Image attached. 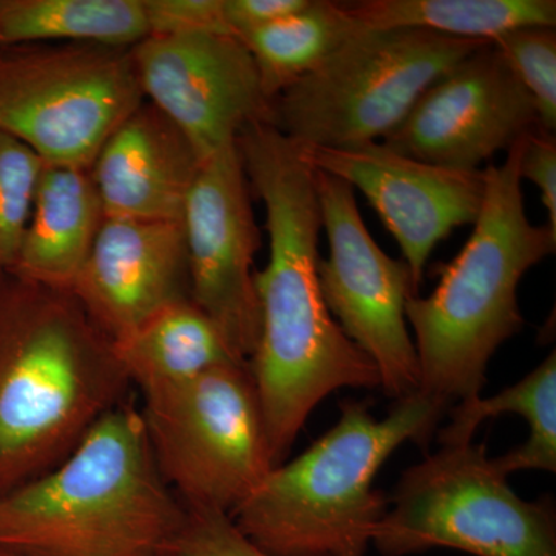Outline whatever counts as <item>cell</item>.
<instances>
[{
	"instance_id": "17",
	"label": "cell",
	"mask_w": 556,
	"mask_h": 556,
	"mask_svg": "<svg viewBox=\"0 0 556 556\" xmlns=\"http://www.w3.org/2000/svg\"><path fill=\"white\" fill-rule=\"evenodd\" d=\"M104 219L90 169L43 164L16 262L7 273L72 291Z\"/></svg>"
},
{
	"instance_id": "4",
	"label": "cell",
	"mask_w": 556,
	"mask_h": 556,
	"mask_svg": "<svg viewBox=\"0 0 556 556\" xmlns=\"http://www.w3.org/2000/svg\"><path fill=\"white\" fill-rule=\"evenodd\" d=\"M525 139L507 150L503 164L484 170L485 192L470 239L438 269L433 294L405 305L415 331L419 391L448 409L479 396L497 348L525 327L519 281L555 254L556 236L527 218L521 164Z\"/></svg>"
},
{
	"instance_id": "18",
	"label": "cell",
	"mask_w": 556,
	"mask_h": 556,
	"mask_svg": "<svg viewBox=\"0 0 556 556\" xmlns=\"http://www.w3.org/2000/svg\"><path fill=\"white\" fill-rule=\"evenodd\" d=\"M113 350L142 399L186 386L208 369L243 364L230 353L214 321L189 298L164 306L113 340Z\"/></svg>"
},
{
	"instance_id": "1",
	"label": "cell",
	"mask_w": 556,
	"mask_h": 556,
	"mask_svg": "<svg viewBox=\"0 0 556 556\" xmlns=\"http://www.w3.org/2000/svg\"><path fill=\"white\" fill-rule=\"evenodd\" d=\"M236 144L269 237L268 265L255 270L260 338L248 368L277 467L325 397L345 387L380 388V376L321 295L316 172L273 124H251Z\"/></svg>"
},
{
	"instance_id": "29",
	"label": "cell",
	"mask_w": 556,
	"mask_h": 556,
	"mask_svg": "<svg viewBox=\"0 0 556 556\" xmlns=\"http://www.w3.org/2000/svg\"><path fill=\"white\" fill-rule=\"evenodd\" d=\"M0 556H20L16 554H13V552L5 551V548H0Z\"/></svg>"
},
{
	"instance_id": "7",
	"label": "cell",
	"mask_w": 556,
	"mask_h": 556,
	"mask_svg": "<svg viewBox=\"0 0 556 556\" xmlns=\"http://www.w3.org/2000/svg\"><path fill=\"white\" fill-rule=\"evenodd\" d=\"M371 547L383 556L437 547L475 556H556L555 507L548 497H519L485 444L445 445L402 475Z\"/></svg>"
},
{
	"instance_id": "14",
	"label": "cell",
	"mask_w": 556,
	"mask_h": 556,
	"mask_svg": "<svg viewBox=\"0 0 556 556\" xmlns=\"http://www.w3.org/2000/svg\"><path fill=\"white\" fill-rule=\"evenodd\" d=\"M298 146V144H295ZM311 169L361 190L397 241L419 289L431 252L459 226L475 225L484 170H453L394 152L382 142L350 149L298 146Z\"/></svg>"
},
{
	"instance_id": "22",
	"label": "cell",
	"mask_w": 556,
	"mask_h": 556,
	"mask_svg": "<svg viewBox=\"0 0 556 556\" xmlns=\"http://www.w3.org/2000/svg\"><path fill=\"white\" fill-rule=\"evenodd\" d=\"M362 30L345 2L311 0L306 9L240 36L270 102Z\"/></svg>"
},
{
	"instance_id": "21",
	"label": "cell",
	"mask_w": 556,
	"mask_h": 556,
	"mask_svg": "<svg viewBox=\"0 0 556 556\" xmlns=\"http://www.w3.org/2000/svg\"><path fill=\"white\" fill-rule=\"evenodd\" d=\"M514 413L527 420L530 437L507 455L493 457L504 477L521 470H556V353L514 387L492 397L464 399L450 409V424L439 431V444L473 442L475 431L490 417Z\"/></svg>"
},
{
	"instance_id": "12",
	"label": "cell",
	"mask_w": 556,
	"mask_h": 556,
	"mask_svg": "<svg viewBox=\"0 0 556 556\" xmlns=\"http://www.w3.org/2000/svg\"><path fill=\"white\" fill-rule=\"evenodd\" d=\"M144 100L182 131L201 163L273 119L257 67L232 35L148 36L130 49Z\"/></svg>"
},
{
	"instance_id": "25",
	"label": "cell",
	"mask_w": 556,
	"mask_h": 556,
	"mask_svg": "<svg viewBox=\"0 0 556 556\" xmlns=\"http://www.w3.org/2000/svg\"><path fill=\"white\" fill-rule=\"evenodd\" d=\"M169 556H269L237 529L229 515L186 508Z\"/></svg>"
},
{
	"instance_id": "26",
	"label": "cell",
	"mask_w": 556,
	"mask_h": 556,
	"mask_svg": "<svg viewBox=\"0 0 556 556\" xmlns=\"http://www.w3.org/2000/svg\"><path fill=\"white\" fill-rule=\"evenodd\" d=\"M144 9L149 36L232 35L223 0H144Z\"/></svg>"
},
{
	"instance_id": "28",
	"label": "cell",
	"mask_w": 556,
	"mask_h": 556,
	"mask_svg": "<svg viewBox=\"0 0 556 556\" xmlns=\"http://www.w3.org/2000/svg\"><path fill=\"white\" fill-rule=\"evenodd\" d=\"M311 0H223L226 24L240 38L306 9Z\"/></svg>"
},
{
	"instance_id": "2",
	"label": "cell",
	"mask_w": 556,
	"mask_h": 556,
	"mask_svg": "<svg viewBox=\"0 0 556 556\" xmlns=\"http://www.w3.org/2000/svg\"><path fill=\"white\" fill-rule=\"evenodd\" d=\"M130 388L72 292L0 270V495L61 464Z\"/></svg>"
},
{
	"instance_id": "9",
	"label": "cell",
	"mask_w": 556,
	"mask_h": 556,
	"mask_svg": "<svg viewBox=\"0 0 556 556\" xmlns=\"http://www.w3.org/2000/svg\"><path fill=\"white\" fill-rule=\"evenodd\" d=\"M142 402L156 467L185 508L230 517L276 467L247 364L208 369Z\"/></svg>"
},
{
	"instance_id": "15",
	"label": "cell",
	"mask_w": 556,
	"mask_h": 556,
	"mask_svg": "<svg viewBox=\"0 0 556 556\" xmlns=\"http://www.w3.org/2000/svg\"><path fill=\"white\" fill-rule=\"evenodd\" d=\"M70 292L112 342L188 299L182 223L105 217Z\"/></svg>"
},
{
	"instance_id": "3",
	"label": "cell",
	"mask_w": 556,
	"mask_h": 556,
	"mask_svg": "<svg viewBox=\"0 0 556 556\" xmlns=\"http://www.w3.org/2000/svg\"><path fill=\"white\" fill-rule=\"evenodd\" d=\"M186 508L161 477L141 408L108 413L56 467L0 495L20 556H169Z\"/></svg>"
},
{
	"instance_id": "16",
	"label": "cell",
	"mask_w": 556,
	"mask_h": 556,
	"mask_svg": "<svg viewBox=\"0 0 556 556\" xmlns=\"http://www.w3.org/2000/svg\"><path fill=\"white\" fill-rule=\"evenodd\" d=\"M201 164L182 131L144 101L102 146L90 174L105 217L181 222Z\"/></svg>"
},
{
	"instance_id": "6",
	"label": "cell",
	"mask_w": 556,
	"mask_h": 556,
	"mask_svg": "<svg viewBox=\"0 0 556 556\" xmlns=\"http://www.w3.org/2000/svg\"><path fill=\"white\" fill-rule=\"evenodd\" d=\"M489 42L422 30H358L273 101V124L298 146L382 142L445 73Z\"/></svg>"
},
{
	"instance_id": "5",
	"label": "cell",
	"mask_w": 556,
	"mask_h": 556,
	"mask_svg": "<svg viewBox=\"0 0 556 556\" xmlns=\"http://www.w3.org/2000/svg\"><path fill=\"white\" fill-rule=\"evenodd\" d=\"M445 412L420 391L380 420L365 402L345 401L338 424L274 467L230 519L269 556H367L388 508L376 475L405 442L426 447Z\"/></svg>"
},
{
	"instance_id": "24",
	"label": "cell",
	"mask_w": 556,
	"mask_h": 556,
	"mask_svg": "<svg viewBox=\"0 0 556 556\" xmlns=\"http://www.w3.org/2000/svg\"><path fill=\"white\" fill-rule=\"evenodd\" d=\"M529 91L541 129H556V31L552 27H522L503 33L492 42Z\"/></svg>"
},
{
	"instance_id": "11",
	"label": "cell",
	"mask_w": 556,
	"mask_h": 556,
	"mask_svg": "<svg viewBox=\"0 0 556 556\" xmlns=\"http://www.w3.org/2000/svg\"><path fill=\"white\" fill-rule=\"evenodd\" d=\"M189 299L248 364L260 338L255 254L262 244L237 144L203 161L182 211Z\"/></svg>"
},
{
	"instance_id": "19",
	"label": "cell",
	"mask_w": 556,
	"mask_h": 556,
	"mask_svg": "<svg viewBox=\"0 0 556 556\" xmlns=\"http://www.w3.org/2000/svg\"><path fill=\"white\" fill-rule=\"evenodd\" d=\"M346 9L365 30H422L492 42L522 27L556 25L555 0H361Z\"/></svg>"
},
{
	"instance_id": "8",
	"label": "cell",
	"mask_w": 556,
	"mask_h": 556,
	"mask_svg": "<svg viewBox=\"0 0 556 556\" xmlns=\"http://www.w3.org/2000/svg\"><path fill=\"white\" fill-rule=\"evenodd\" d=\"M144 101L130 49L0 47V131L43 164L90 169L113 131Z\"/></svg>"
},
{
	"instance_id": "23",
	"label": "cell",
	"mask_w": 556,
	"mask_h": 556,
	"mask_svg": "<svg viewBox=\"0 0 556 556\" xmlns=\"http://www.w3.org/2000/svg\"><path fill=\"white\" fill-rule=\"evenodd\" d=\"M43 161L0 131V270L16 262Z\"/></svg>"
},
{
	"instance_id": "27",
	"label": "cell",
	"mask_w": 556,
	"mask_h": 556,
	"mask_svg": "<svg viewBox=\"0 0 556 556\" xmlns=\"http://www.w3.org/2000/svg\"><path fill=\"white\" fill-rule=\"evenodd\" d=\"M521 179H529L541 192V201L547 211V228L556 236V138L543 129L532 131L525 139Z\"/></svg>"
},
{
	"instance_id": "10",
	"label": "cell",
	"mask_w": 556,
	"mask_h": 556,
	"mask_svg": "<svg viewBox=\"0 0 556 556\" xmlns=\"http://www.w3.org/2000/svg\"><path fill=\"white\" fill-rule=\"evenodd\" d=\"M316 172L314 182L328 260L318 262V283L331 316L378 368L387 396L419 391V364L405 305L417 295L412 270L376 243L358 211L356 192L342 179Z\"/></svg>"
},
{
	"instance_id": "20",
	"label": "cell",
	"mask_w": 556,
	"mask_h": 556,
	"mask_svg": "<svg viewBox=\"0 0 556 556\" xmlns=\"http://www.w3.org/2000/svg\"><path fill=\"white\" fill-rule=\"evenodd\" d=\"M148 36L144 0H0V47L97 43L131 49Z\"/></svg>"
},
{
	"instance_id": "13",
	"label": "cell",
	"mask_w": 556,
	"mask_h": 556,
	"mask_svg": "<svg viewBox=\"0 0 556 556\" xmlns=\"http://www.w3.org/2000/svg\"><path fill=\"white\" fill-rule=\"evenodd\" d=\"M538 129L535 102L489 42L434 83L382 144L433 166L475 172Z\"/></svg>"
}]
</instances>
